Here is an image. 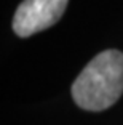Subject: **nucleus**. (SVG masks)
Listing matches in <instances>:
<instances>
[{
	"label": "nucleus",
	"instance_id": "f03ea898",
	"mask_svg": "<svg viewBox=\"0 0 123 125\" xmlns=\"http://www.w3.org/2000/svg\"><path fill=\"white\" fill-rule=\"evenodd\" d=\"M69 0H24L16 8L13 31L19 37H29L53 26L62 16Z\"/></svg>",
	"mask_w": 123,
	"mask_h": 125
},
{
	"label": "nucleus",
	"instance_id": "f257e3e1",
	"mask_svg": "<svg viewBox=\"0 0 123 125\" xmlns=\"http://www.w3.org/2000/svg\"><path fill=\"white\" fill-rule=\"evenodd\" d=\"M123 93V53L105 50L86 64L72 85L74 101L82 109L104 111Z\"/></svg>",
	"mask_w": 123,
	"mask_h": 125
}]
</instances>
